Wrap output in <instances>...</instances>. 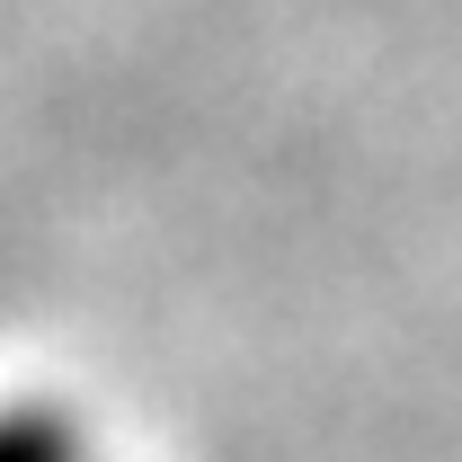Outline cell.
<instances>
[{"label": "cell", "mask_w": 462, "mask_h": 462, "mask_svg": "<svg viewBox=\"0 0 462 462\" xmlns=\"http://www.w3.org/2000/svg\"><path fill=\"white\" fill-rule=\"evenodd\" d=\"M0 462H89V445L54 418H0Z\"/></svg>", "instance_id": "1"}]
</instances>
